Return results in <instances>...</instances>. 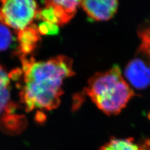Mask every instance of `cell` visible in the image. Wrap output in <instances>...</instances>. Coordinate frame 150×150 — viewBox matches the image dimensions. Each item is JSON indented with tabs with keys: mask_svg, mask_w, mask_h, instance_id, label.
Listing matches in <instances>:
<instances>
[{
	"mask_svg": "<svg viewBox=\"0 0 150 150\" xmlns=\"http://www.w3.org/2000/svg\"><path fill=\"white\" fill-rule=\"evenodd\" d=\"M28 56H19L23 77L20 93L21 103L28 112L56 109L63 94V80L75 74L72 59L60 55L37 62L33 57L28 58Z\"/></svg>",
	"mask_w": 150,
	"mask_h": 150,
	"instance_id": "cell-1",
	"label": "cell"
},
{
	"mask_svg": "<svg viewBox=\"0 0 150 150\" xmlns=\"http://www.w3.org/2000/svg\"><path fill=\"white\" fill-rule=\"evenodd\" d=\"M84 93L107 115H117L136 94L122 76L118 66L99 72L89 79Z\"/></svg>",
	"mask_w": 150,
	"mask_h": 150,
	"instance_id": "cell-2",
	"label": "cell"
},
{
	"mask_svg": "<svg viewBox=\"0 0 150 150\" xmlns=\"http://www.w3.org/2000/svg\"><path fill=\"white\" fill-rule=\"evenodd\" d=\"M0 23L16 33L30 26L38 11L36 0H0Z\"/></svg>",
	"mask_w": 150,
	"mask_h": 150,
	"instance_id": "cell-3",
	"label": "cell"
},
{
	"mask_svg": "<svg viewBox=\"0 0 150 150\" xmlns=\"http://www.w3.org/2000/svg\"><path fill=\"white\" fill-rule=\"evenodd\" d=\"M125 76L133 87L144 90L150 85V63L140 58L131 59L125 69Z\"/></svg>",
	"mask_w": 150,
	"mask_h": 150,
	"instance_id": "cell-4",
	"label": "cell"
},
{
	"mask_svg": "<svg viewBox=\"0 0 150 150\" xmlns=\"http://www.w3.org/2000/svg\"><path fill=\"white\" fill-rule=\"evenodd\" d=\"M81 6L91 20L105 21L115 16L118 0H82Z\"/></svg>",
	"mask_w": 150,
	"mask_h": 150,
	"instance_id": "cell-5",
	"label": "cell"
},
{
	"mask_svg": "<svg viewBox=\"0 0 150 150\" xmlns=\"http://www.w3.org/2000/svg\"><path fill=\"white\" fill-rule=\"evenodd\" d=\"M82 0H45V8L52 10L58 20V25L63 26L74 17Z\"/></svg>",
	"mask_w": 150,
	"mask_h": 150,
	"instance_id": "cell-6",
	"label": "cell"
},
{
	"mask_svg": "<svg viewBox=\"0 0 150 150\" xmlns=\"http://www.w3.org/2000/svg\"><path fill=\"white\" fill-rule=\"evenodd\" d=\"M19 46L17 54L29 55L35 49L37 43L40 40L38 28L36 25H30L25 30L17 33Z\"/></svg>",
	"mask_w": 150,
	"mask_h": 150,
	"instance_id": "cell-7",
	"label": "cell"
},
{
	"mask_svg": "<svg viewBox=\"0 0 150 150\" xmlns=\"http://www.w3.org/2000/svg\"><path fill=\"white\" fill-rule=\"evenodd\" d=\"M15 110V106L10 101V77L0 65V117Z\"/></svg>",
	"mask_w": 150,
	"mask_h": 150,
	"instance_id": "cell-8",
	"label": "cell"
},
{
	"mask_svg": "<svg viewBox=\"0 0 150 150\" xmlns=\"http://www.w3.org/2000/svg\"><path fill=\"white\" fill-rule=\"evenodd\" d=\"M99 150H150V139L138 144L133 138H112L103 145Z\"/></svg>",
	"mask_w": 150,
	"mask_h": 150,
	"instance_id": "cell-9",
	"label": "cell"
},
{
	"mask_svg": "<svg viewBox=\"0 0 150 150\" xmlns=\"http://www.w3.org/2000/svg\"><path fill=\"white\" fill-rule=\"evenodd\" d=\"M138 34L141 40L139 53L150 59V24L141 27Z\"/></svg>",
	"mask_w": 150,
	"mask_h": 150,
	"instance_id": "cell-10",
	"label": "cell"
},
{
	"mask_svg": "<svg viewBox=\"0 0 150 150\" xmlns=\"http://www.w3.org/2000/svg\"><path fill=\"white\" fill-rule=\"evenodd\" d=\"M13 41V35L9 28L0 24V51L7 50Z\"/></svg>",
	"mask_w": 150,
	"mask_h": 150,
	"instance_id": "cell-11",
	"label": "cell"
},
{
	"mask_svg": "<svg viewBox=\"0 0 150 150\" xmlns=\"http://www.w3.org/2000/svg\"><path fill=\"white\" fill-rule=\"evenodd\" d=\"M40 34L41 35H56L59 31L58 26L50 22L44 21L39 26H38Z\"/></svg>",
	"mask_w": 150,
	"mask_h": 150,
	"instance_id": "cell-12",
	"label": "cell"
},
{
	"mask_svg": "<svg viewBox=\"0 0 150 150\" xmlns=\"http://www.w3.org/2000/svg\"><path fill=\"white\" fill-rule=\"evenodd\" d=\"M148 118L150 120V111L148 112Z\"/></svg>",
	"mask_w": 150,
	"mask_h": 150,
	"instance_id": "cell-13",
	"label": "cell"
}]
</instances>
